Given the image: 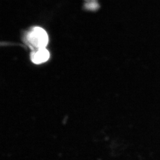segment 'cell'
Segmentation results:
<instances>
[{"mask_svg": "<svg viewBox=\"0 0 160 160\" xmlns=\"http://www.w3.org/2000/svg\"><path fill=\"white\" fill-rule=\"evenodd\" d=\"M23 41L31 51H34L45 48L49 42V38L48 33L43 28L34 26L27 31Z\"/></svg>", "mask_w": 160, "mask_h": 160, "instance_id": "1", "label": "cell"}, {"mask_svg": "<svg viewBox=\"0 0 160 160\" xmlns=\"http://www.w3.org/2000/svg\"><path fill=\"white\" fill-rule=\"evenodd\" d=\"M49 57L50 53L46 48L32 51L30 55L31 62L35 65H41L46 62Z\"/></svg>", "mask_w": 160, "mask_h": 160, "instance_id": "2", "label": "cell"}, {"mask_svg": "<svg viewBox=\"0 0 160 160\" xmlns=\"http://www.w3.org/2000/svg\"><path fill=\"white\" fill-rule=\"evenodd\" d=\"M2 44H2V43H0V45H2Z\"/></svg>", "mask_w": 160, "mask_h": 160, "instance_id": "3", "label": "cell"}]
</instances>
